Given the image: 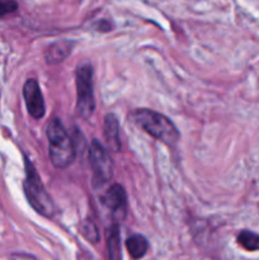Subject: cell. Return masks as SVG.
<instances>
[{
	"mask_svg": "<svg viewBox=\"0 0 259 260\" xmlns=\"http://www.w3.org/2000/svg\"><path fill=\"white\" fill-rule=\"evenodd\" d=\"M80 233L86 240L91 241V243H96L99 240V233H98V229L96 226L94 225L93 221L90 220H85L81 222L80 225Z\"/></svg>",
	"mask_w": 259,
	"mask_h": 260,
	"instance_id": "4fadbf2b",
	"label": "cell"
},
{
	"mask_svg": "<svg viewBox=\"0 0 259 260\" xmlns=\"http://www.w3.org/2000/svg\"><path fill=\"white\" fill-rule=\"evenodd\" d=\"M103 136L106 140L107 147L112 152H118L121 150V140H119V123L114 114H107L103 124Z\"/></svg>",
	"mask_w": 259,
	"mask_h": 260,
	"instance_id": "ba28073f",
	"label": "cell"
},
{
	"mask_svg": "<svg viewBox=\"0 0 259 260\" xmlns=\"http://www.w3.org/2000/svg\"><path fill=\"white\" fill-rule=\"evenodd\" d=\"M107 246H108L109 260H122L121 245H119V229L117 225H113L109 229Z\"/></svg>",
	"mask_w": 259,
	"mask_h": 260,
	"instance_id": "8fae6325",
	"label": "cell"
},
{
	"mask_svg": "<svg viewBox=\"0 0 259 260\" xmlns=\"http://www.w3.org/2000/svg\"><path fill=\"white\" fill-rule=\"evenodd\" d=\"M12 259L13 260H36V258L33 255H29V254H22V253L13 254Z\"/></svg>",
	"mask_w": 259,
	"mask_h": 260,
	"instance_id": "9a60e30c",
	"label": "cell"
},
{
	"mask_svg": "<svg viewBox=\"0 0 259 260\" xmlns=\"http://www.w3.org/2000/svg\"><path fill=\"white\" fill-rule=\"evenodd\" d=\"M25 179H24V193L29 205L37 211L40 215L45 217H51L55 215V203L52 198L45 189L41 177L38 175L35 165L29 159L25 157Z\"/></svg>",
	"mask_w": 259,
	"mask_h": 260,
	"instance_id": "3957f363",
	"label": "cell"
},
{
	"mask_svg": "<svg viewBox=\"0 0 259 260\" xmlns=\"http://www.w3.org/2000/svg\"><path fill=\"white\" fill-rule=\"evenodd\" d=\"M46 135L48 139L50 159L53 167L57 169H65L70 167L75 159V146L60 119L53 118L48 123Z\"/></svg>",
	"mask_w": 259,
	"mask_h": 260,
	"instance_id": "7a4b0ae2",
	"label": "cell"
},
{
	"mask_svg": "<svg viewBox=\"0 0 259 260\" xmlns=\"http://www.w3.org/2000/svg\"><path fill=\"white\" fill-rule=\"evenodd\" d=\"M126 248L134 259H140L147 253L149 243L142 235H132L126 240Z\"/></svg>",
	"mask_w": 259,
	"mask_h": 260,
	"instance_id": "30bf717a",
	"label": "cell"
},
{
	"mask_svg": "<svg viewBox=\"0 0 259 260\" xmlns=\"http://www.w3.org/2000/svg\"><path fill=\"white\" fill-rule=\"evenodd\" d=\"M23 98L25 107L30 117L35 119H41L46 113L45 99L41 91L40 84L35 79H28L23 86Z\"/></svg>",
	"mask_w": 259,
	"mask_h": 260,
	"instance_id": "8992f818",
	"label": "cell"
},
{
	"mask_svg": "<svg viewBox=\"0 0 259 260\" xmlns=\"http://www.w3.org/2000/svg\"><path fill=\"white\" fill-rule=\"evenodd\" d=\"M239 245L248 251L259 250V235L253 231L244 230L238 235Z\"/></svg>",
	"mask_w": 259,
	"mask_h": 260,
	"instance_id": "7c38bea8",
	"label": "cell"
},
{
	"mask_svg": "<svg viewBox=\"0 0 259 260\" xmlns=\"http://www.w3.org/2000/svg\"><path fill=\"white\" fill-rule=\"evenodd\" d=\"M95 109L93 88V69L85 62L76 69V111L84 119L90 118Z\"/></svg>",
	"mask_w": 259,
	"mask_h": 260,
	"instance_id": "277c9868",
	"label": "cell"
},
{
	"mask_svg": "<svg viewBox=\"0 0 259 260\" xmlns=\"http://www.w3.org/2000/svg\"><path fill=\"white\" fill-rule=\"evenodd\" d=\"M18 9V3L15 0H0V17L12 14Z\"/></svg>",
	"mask_w": 259,
	"mask_h": 260,
	"instance_id": "5bb4252c",
	"label": "cell"
},
{
	"mask_svg": "<svg viewBox=\"0 0 259 260\" xmlns=\"http://www.w3.org/2000/svg\"><path fill=\"white\" fill-rule=\"evenodd\" d=\"M89 161L95 183L106 184L111 182L113 178V162L107 150L98 140H93L89 146Z\"/></svg>",
	"mask_w": 259,
	"mask_h": 260,
	"instance_id": "5b68a950",
	"label": "cell"
},
{
	"mask_svg": "<svg viewBox=\"0 0 259 260\" xmlns=\"http://www.w3.org/2000/svg\"><path fill=\"white\" fill-rule=\"evenodd\" d=\"M74 43L69 42V41H62V42L53 43L52 46H50L46 52V61L48 63H58L61 61L65 60L71 52V48H73Z\"/></svg>",
	"mask_w": 259,
	"mask_h": 260,
	"instance_id": "9c48e42d",
	"label": "cell"
},
{
	"mask_svg": "<svg viewBox=\"0 0 259 260\" xmlns=\"http://www.w3.org/2000/svg\"><path fill=\"white\" fill-rule=\"evenodd\" d=\"M132 119L150 136L169 146L175 145L179 140V132L175 124L164 114L152 109H136L132 114Z\"/></svg>",
	"mask_w": 259,
	"mask_h": 260,
	"instance_id": "6da1fadb",
	"label": "cell"
},
{
	"mask_svg": "<svg viewBox=\"0 0 259 260\" xmlns=\"http://www.w3.org/2000/svg\"><path fill=\"white\" fill-rule=\"evenodd\" d=\"M102 201H103L104 206L108 207L118 220L124 217L127 210V196L122 185H111L109 189L106 192V194L103 196Z\"/></svg>",
	"mask_w": 259,
	"mask_h": 260,
	"instance_id": "52a82bcc",
	"label": "cell"
}]
</instances>
